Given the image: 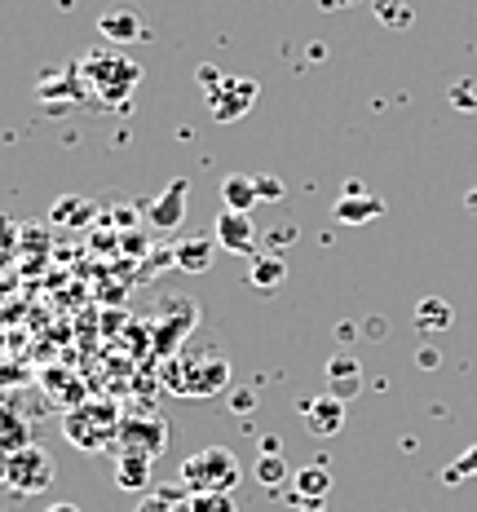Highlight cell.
Returning a JSON list of instances; mask_svg holds the SVG:
<instances>
[{
	"mask_svg": "<svg viewBox=\"0 0 477 512\" xmlns=\"http://www.w3.org/2000/svg\"><path fill=\"white\" fill-rule=\"evenodd\" d=\"M292 512H327L323 499H301V508H292Z\"/></svg>",
	"mask_w": 477,
	"mask_h": 512,
	"instance_id": "4316f807",
	"label": "cell"
},
{
	"mask_svg": "<svg viewBox=\"0 0 477 512\" xmlns=\"http://www.w3.org/2000/svg\"><path fill=\"white\" fill-rule=\"evenodd\" d=\"M146 217H151V226H159V230L182 226V217H186V181H168L164 195L146 204Z\"/></svg>",
	"mask_w": 477,
	"mask_h": 512,
	"instance_id": "7c38bea8",
	"label": "cell"
},
{
	"mask_svg": "<svg viewBox=\"0 0 477 512\" xmlns=\"http://www.w3.org/2000/svg\"><path fill=\"white\" fill-rule=\"evenodd\" d=\"M252 473H257V482L261 486H283V482H288V464H283L279 460V451H270V455H261V460H257V468H252Z\"/></svg>",
	"mask_w": 477,
	"mask_h": 512,
	"instance_id": "7402d4cb",
	"label": "cell"
},
{
	"mask_svg": "<svg viewBox=\"0 0 477 512\" xmlns=\"http://www.w3.org/2000/svg\"><path fill=\"white\" fill-rule=\"evenodd\" d=\"M151 464L146 455H133V451H115V486L129 490V495H146L151 486Z\"/></svg>",
	"mask_w": 477,
	"mask_h": 512,
	"instance_id": "5bb4252c",
	"label": "cell"
},
{
	"mask_svg": "<svg viewBox=\"0 0 477 512\" xmlns=\"http://www.w3.org/2000/svg\"><path fill=\"white\" fill-rule=\"evenodd\" d=\"M80 80L89 84L106 106H124L133 98L137 80H142V67L120 49H93L89 58L80 62Z\"/></svg>",
	"mask_w": 477,
	"mask_h": 512,
	"instance_id": "3957f363",
	"label": "cell"
},
{
	"mask_svg": "<svg viewBox=\"0 0 477 512\" xmlns=\"http://www.w3.org/2000/svg\"><path fill=\"white\" fill-rule=\"evenodd\" d=\"M380 212H385V199L371 195L363 181H345V195L332 204V217L341 221V226H367Z\"/></svg>",
	"mask_w": 477,
	"mask_h": 512,
	"instance_id": "ba28073f",
	"label": "cell"
},
{
	"mask_svg": "<svg viewBox=\"0 0 477 512\" xmlns=\"http://www.w3.org/2000/svg\"><path fill=\"white\" fill-rule=\"evenodd\" d=\"M217 234H190V239L177 243V252H173V261H177V270H186V274H204L208 265H212V256H217Z\"/></svg>",
	"mask_w": 477,
	"mask_h": 512,
	"instance_id": "4fadbf2b",
	"label": "cell"
},
{
	"mask_svg": "<svg viewBox=\"0 0 477 512\" xmlns=\"http://www.w3.org/2000/svg\"><path fill=\"white\" fill-rule=\"evenodd\" d=\"M257 195H261V204H279V199H283V181L270 177V173L257 177Z\"/></svg>",
	"mask_w": 477,
	"mask_h": 512,
	"instance_id": "484cf974",
	"label": "cell"
},
{
	"mask_svg": "<svg viewBox=\"0 0 477 512\" xmlns=\"http://www.w3.org/2000/svg\"><path fill=\"white\" fill-rule=\"evenodd\" d=\"M358 389H363V367H358L354 358H336L332 367H327V393H336V398H354Z\"/></svg>",
	"mask_w": 477,
	"mask_h": 512,
	"instance_id": "d6986e66",
	"label": "cell"
},
{
	"mask_svg": "<svg viewBox=\"0 0 477 512\" xmlns=\"http://www.w3.org/2000/svg\"><path fill=\"white\" fill-rule=\"evenodd\" d=\"M49 221H58V226H89V221H98V204L93 199H58Z\"/></svg>",
	"mask_w": 477,
	"mask_h": 512,
	"instance_id": "44dd1931",
	"label": "cell"
},
{
	"mask_svg": "<svg viewBox=\"0 0 477 512\" xmlns=\"http://www.w3.org/2000/svg\"><path fill=\"white\" fill-rule=\"evenodd\" d=\"M45 512H80V508H76V504H49Z\"/></svg>",
	"mask_w": 477,
	"mask_h": 512,
	"instance_id": "f1b7e54d",
	"label": "cell"
},
{
	"mask_svg": "<svg viewBox=\"0 0 477 512\" xmlns=\"http://www.w3.org/2000/svg\"><path fill=\"white\" fill-rule=\"evenodd\" d=\"M292 490L305 499H327V490H332V473H327V464H301L292 473Z\"/></svg>",
	"mask_w": 477,
	"mask_h": 512,
	"instance_id": "ffe728a7",
	"label": "cell"
},
{
	"mask_svg": "<svg viewBox=\"0 0 477 512\" xmlns=\"http://www.w3.org/2000/svg\"><path fill=\"white\" fill-rule=\"evenodd\" d=\"M301 420L314 437H336L345 424V398L336 393H323V398H305L301 402Z\"/></svg>",
	"mask_w": 477,
	"mask_h": 512,
	"instance_id": "9c48e42d",
	"label": "cell"
},
{
	"mask_svg": "<svg viewBox=\"0 0 477 512\" xmlns=\"http://www.w3.org/2000/svg\"><path fill=\"white\" fill-rule=\"evenodd\" d=\"M469 208H477V190H473V195H469Z\"/></svg>",
	"mask_w": 477,
	"mask_h": 512,
	"instance_id": "f546056e",
	"label": "cell"
},
{
	"mask_svg": "<svg viewBox=\"0 0 477 512\" xmlns=\"http://www.w3.org/2000/svg\"><path fill=\"white\" fill-rule=\"evenodd\" d=\"M243 482V464L226 446H204V451L182 460V486L190 495H230Z\"/></svg>",
	"mask_w": 477,
	"mask_h": 512,
	"instance_id": "277c9868",
	"label": "cell"
},
{
	"mask_svg": "<svg viewBox=\"0 0 477 512\" xmlns=\"http://www.w3.org/2000/svg\"><path fill=\"white\" fill-rule=\"evenodd\" d=\"M464 477H477V446H469L460 460H451V468L442 473V482L455 486V482H464Z\"/></svg>",
	"mask_w": 477,
	"mask_h": 512,
	"instance_id": "cb8c5ba5",
	"label": "cell"
},
{
	"mask_svg": "<svg viewBox=\"0 0 477 512\" xmlns=\"http://www.w3.org/2000/svg\"><path fill=\"white\" fill-rule=\"evenodd\" d=\"M120 407L106 398H84L76 402L67 415H62V433H67V442L76 446V451H111L115 437H120Z\"/></svg>",
	"mask_w": 477,
	"mask_h": 512,
	"instance_id": "7a4b0ae2",
	"label": "cell"
},
{
	"mask_svg": "<svg viewBox=\"0 0 477 512\" xmlns=\"http://www.w3.org/2000/svg\"><path fill=\"white\" fill-rule=\"evenodd\" d=\"M199 76H204V98H208V111L217 124L243 120L261 93V84L248 80V76H212L208 67H199Z\"/></svg>",
	"mask_w": 477,
	"mask_h": 512,
	"instance_id": "5b68a950",
	"label": "cell"
},
{
	"mask_svg": "<svg viewBox=\"0 0 477 512\" xmlns=\"http://www.w3.org/2000/svg\"><path fill=\"white\" fill-rule=\"evenodd\" d=\"M248 407H257V398L252 393H235V411H248Z\"/></svg>",
	"mask_w": 477,
	"mask_h": 512,
	"instance_id": "83f0119b",
	"label": "cell"
},
{
	"mask_svg": "<svg viewBox=\"0 0 477 512\" xmlns=\"http://www.w3.org/2000/svg\"><path fill=\"white\" fill-rule=\"evenodd\" d=\"M455 327V309L442 301V296H424V301H416V332H451Z\"/></svg>",
	"mask_w": 477,
	"mask_h": 512,
	"instance_id": "ac0fdd59",
	"label": "cell"
},
{
	"mask_svg": "<svg viewBox=\"0 0 477 512\" xmlns=\"http://www.w3.org/2000/svg\"><path fill=\"white\" fill-rule=\"evenodd\" d=\"M376 18H380L385 27H411L407 0H376Z\"/></svg>",
	"mask_w": 477,
	"mask_h": 512,
	"instance_id": "603a6c76",
	"label": "cell"
},
{
	"mask_svg": "<svg viewBox=\"0 0 477 512\" xmlns=\"http://www.w3.org/2000/svg\"><path fill=\"white\" fill-rule=\"evenodd\" d=\"M190 512H239V504L230 495H195L190 499Z\"/></svg>",
	"mask_w": 477,
	"mask_h": 512,
	"instance_id": "d4e9b609",
	"label": "cell"
},
{
	"mask_svg": "<svg viewBox=\"0 0 477 512\" xmlns=\"http://www.w3.org/2000/svg\"><path fill=\"white\" fill-rule=\"evenodd\" d=\"M164 384L173 393H182V398H217L221 389L230 384V362L221 354H212V349H182V354H173L164 362Z\"/></svg>",
	"mask_w": 477,
	"mask_h": 512,
	"instance_id": "6da1fadb",
	"label": "cell"
},
{
	"mask_svg": "<svg viewBox=\"0 0 477 512\" xmlns=\"http://www.w3.org/2000/svg\"><path fill=\"white\" fill-rule=\"evenodd\" d=\"M283 274H288V261H283V252H252L248 283L257 287V292H274V287L283 283Z\"/></svg>",
	"mask_w": 477,
	"mask_h": 512,
	"instance_id": "9a60e30c",
	"label": "cell"
},
{
	"mask_svg": "<svg viewBox=\"0 0 477 512\" xmlns=\"http://www.w3.org/2000/svg\"><path fill=\"white\" fill-rule=\"evenodd\" d=\"M5 482L14 495H40L53 486V455L40 446H23L18 455H9L5 464Z\"/></svg>",
	"mask_w": 477,
	"mask_h": 512,
	"instance_id": "8992f818",
	"label": "cell"
},
{
	"mask_svg": "<svg viewBox=\"0 0 477 512\" xmlns=\"http://www.w3.org/2000/svg\"><path fill=\"white\" fill-rule=\"evenodd\" d=\"M98 31L111 45H133V40H142L146 36V23H142V14L129 5H120V9H106V14L98 18Z\"/></svg>",
	"mask_w": 477,
	"mask_h": 512,
	"instance_id": "8fae6325",
	"label": "cell"
},
{
	"mask_svg": "<svg viewBox=\"0 0 477 512\" xmlns=\"http://www.w3.org/2000/svg\"><path fill=\"white\" fill-rule=\"evenodd\" d=\"M190 490L182 482H168V486H155L142 495V504H137V512H190Z\"/></svg>",
	"mask_w": 477,
	"mask_h": 512,
	"instance_id": "2e32d148",
	"label": "cell"
},
{
	"mask_svg": "<svg viewBox=\"0 0 477 512\" xmlns=\"http://www.w3.org/2000/svg\"><path fill=\"white\" fill-rule=\"evenodd\" d=\"M168 446V420L164 415H129L120 424V437H115V451H133V455H146V460H159Z\"/></svg>",
	"mask_w": 477,
	"mask_h": 512,
	"instance_id": "52a82bcc",
	"label": "cell"
},
{
	"mask_svg": "<svg viewBox=\"0 0 477 512\" xmlns=\"http://www.w3.org/2000/svg\"><path fill=\"white\" fill-rule=\"evenodd\" d=\"M221 204H226L230 212H252V208L261 204V195H257V177L230 173L226 181H221Z\"/></svg>",
	"mask_w": 477,
	"mask_h": 512,
	"instance_id": "e0dca14e",
	"label": "cell"
},
{
	"mask_svg": "<svg viewBox=\"0 0 477 512\" xmlns=\"http://www.w3.org/2000/svg\"><path fill=\"white\" fill-rule=\"evenodd\" d=\"M217 243L226 252H239V256H252L257 252V226H252V212H221L217 217Z\"/></svg>",
	"mask_w": 477,
	"mask_h": 512,
	"instance_id": "30bf717a",
	"label": "cell"
}]
</instances>
